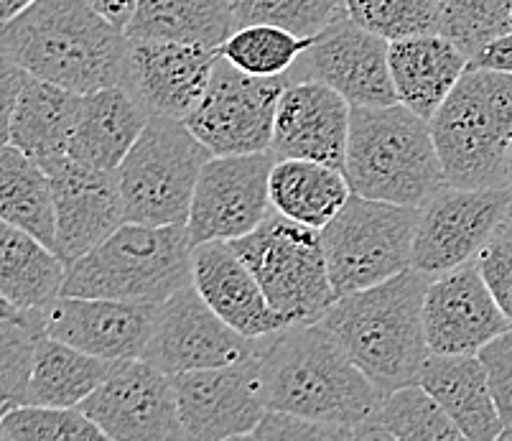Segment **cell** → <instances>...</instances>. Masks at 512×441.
Returning a JSON list of instances; mask_svg holds the SVG:
<instances>
[{
    "instance_id": "obj_14",
    "label": "cell",
    "mask_w": 512,
    "mask_h": 441,
    "mask_svg": "<svg viewBox=\"0 0 512 441\" xmlns=\"http://www.w3.org/2000/svg\"><path fill=\"white\" fill-rule=\"evenodd\" d=\"M79 408L102 429L105 439H186L174 375L148 360H118L113 373Z\"/></svg>"
},
{
    "instance_id": "obj_7",
    "label": "cell",
    "mask_w": 512,
    "mask_h": 441,
    "mask_svg": "<svg viewBox=\"0 0 512 441\" xmlns=\"http://www.w3.org/2000/svg\"><path fill=\"white\" fill-rule=\"evenodd\" d=\"M286 324L321 322L337 301L321 230L273 207L250 235L230 240Z\"/></svg>"
},
{
    "instance_id": "obj_11",
    "label": "cell",
    "mask_w": 512,
    "mask_h": 441,
    "mask_svg": "<svg viewBox=\"0 0 512 441\" xmlns=\"http://www.w3.org/2000/svg\"><path fill=\"white\" fill-rule=\"evenodd\" d=\"M512 187L462 189L446 184L421 207L413 268L431 276L477 261L497 232L507 227Z\"/></svg>"
},
{
    "instance_id": "obj_33",
    "label": "cell",
    "mask_w": 512,
    "mask_h": 441,
    "mask_svg": "<svg viewBox=\"0 0 512 441\" xmlns=\"http://www.w3.org/2000/svg\"><path fill=\"white\" fill-rule=\"evenodd\" d=\"M46 311H23L3 301V319H0V398H3V413L21 406L31 378V368H34L36 345L46 334Z\"/></svg>"
},
{
    "instance_id": "obj_34",
    "label": "cell",
    "mask_w": 512,
    "mask_h": 441,
    "mask_svg": "<svg viewBox=\"0 0 512 441\" xmlns=\"http://www.w3.org/2000/svg\"><path fill=\"white\" fill-rule=\"evenodd\" d=\"M377 424L390 439L403 441H459L462 429L454 424L439 401L421 383L403 385L388 393L377 413Z\"/></svg>"
},
{
    "instance_id": "obj_26",
    "label": "cell",
    "mask_w": 512,
    "mask_h": 441,
    "mask_svg": "<svg viewBox=\"0 0 512 441\" xmlns=\"http://www.w3.org/2000/svg\"><path fill=\"white\" fill-rule=\"evenodd\" d=\"M148 120V110L123 85L82 95L67 153L90 166L118 171L146 131Z\"/></svg>"
},
{
    "instance_id": "obj_4",
    "label": "cell",
    "mask_w": 512,
    "mask_h": 441,
    "mask_svg": "<svg viewBox=\"0 0 512 441\" xmlns=\"http://www.w3.org/2000/svg\"><path fill=\"white\" fill-rule=\"evenodd\" d=\"M344 174L352 194L408 207H423L446 187L431 125L403 102L352 105Z\"/></svg>"
},
{
    "instance_id": "obj_38",
    "label": "cell",
    "mask_w": 512,
    "mask_h": 441,
    "mask_svg": "<svg viewBox=\"0 0 512 441\" xmlns=\"http://www.w3.org/2000/svg\"><path fill=\"white\" fill-rule=\"evenodd\" d=\"M349 16L383 39L444 34L439 0H347Z\"/></svg>"
},
{
    "instance_id": "obj_12",
    "label": "cell",
    "mask_w": 512,
    "mask_h": 441,
    "mask_svg": "<svg viewBox=\"0 0 512 441\" xmlns=\"http://www.w3.org/2000/svg\"><path fill=\"white\" fill-rule=\"evenodd\" d=\"M273 151L212 156L204 164L189 212L194 245L209 240H237L250 235L271 215Z\"/></svg>"
},
{
    "instance_id": "obj_46",
    "label": "cell",
    "mask_w": 512,
    "mask_h": 441,
    "mask_svg": "<svg viewBox=\"0 0 512 441\" xmlns=\"http://www.w3.org/2000/svg\"><path fill=\"white\" fill-rule=\"evenodd\" d=\"M507 225H510V230H512V204H510V217H507Z\"/></svg>"
},
{
    "instance_id": "obj_16",
    "label": "cell",
    "mask_w": 512,
    "mask_h": 441,
    "mask_svg": "<svg viewBox=\"0 0 512 441\" xmlns=\"http://www.w3.org/2000/svg\"><path fill=\"white\" fill-rule=\"evenodd\" d=\"M186 439H250L268 411L260 357L174 375Z\"/></svg>"
},
{
    "instance_id": "obj_27",
    "label": "cell",
    "mask_w": 512,
    "mask_h": 441,
    "mask_svg": "<svg viewBox=\"0 0 512 441\" xmlns=\"http://www.w3.org/2000/svg\"><path fill=\"white\" fill-rule=\"evenodd\" d=\"M69 263L31 232L0 225V294L23 311H46L64 294Z\"/></svg>"
},
{
    "instance_id": "obj_22",
    "label": "cell",
    "mask_w": 512,
    "mask_h": 441,
    "mask_svg": "<svg viewBox=\"0 0 512 441\" xmlns=\"http://www.w3.org/2000/svg\"><path fill=\"white\" fill-rule=\"evenodd\" d=\"M352 105L324 82H288L278 102L271 151L278 159H306L344 171Z\"/></svg>"
},
{
    "instance_id": "obj_17",
    "label": "cell",
    "mask_w": 512,
    "mask_h": 441,
    "mask_svg": "<svg viewBox=\"0 0 512 441\" xmlns=\"http://www.w3.org/2000/svg\"><path fill=\"white\" fill-rule=\"evenodd\" d=\"M220 49L164 39H128L120 85L148 115L186 120L204 97Z\"/></svg>"
},
{
    "instance_id": "obj_39",
    "label": "cell",
    "mask_w": 512,
    "mask_h": 441,
    "mask_svg": "<svg viewBox=\"0 0 512 441\" xmlns=\"http://www.w3.org/2000/svg\"><path fill=\"white\" fill-rule=\"evenodd\" d=\"M250 439H268V441H349L360 439L357 429L344 424H332V421H319L311 416L291 411H276L268 408L260 424L250 434Z\"/></svg>"
},
{
    "instance_id": "obj_21",
    "label": "cell",
    "mask_w": 512,
    "mask_h": 441,
    "mask_svg": "<svg viewBox=\"0 0 512 441\" xmlns=\"http://www.w3.org/2000/svg\"><path fill=\"white\" fill-rule=\"evenodd\" d=\"M3 141L41 166L69 151L82 95L3 59Z\"/></svg>"
},
{
    "instance_id": "obj_13",
    "label": "cell",
    "mask_w": 512,
    "mask_h": 441,
    "mask_svg": "<svg viewBox=\"0 0 512 441\" xmlns=\"http://www.w3.org/2000/svg\"><path fill=\"white\" fill-rule=\"evenodd\" d=\"M388 51V39L365 29L347 13L314 36V44L288 69L286 77L288 82H324L347 97L349 105H395L400 100Z\"/></svg>"
},
{
    "instance_id": "obj_29",
    "label": "cell",
    "mask_w": 512,
    "mask_h": 441,
    "mask_svg": "<svg viewBox=\"0 0 512 441\" xmlns=\"http://www.w3.org/2000/svg\"><path fill=\"white\" fill-rule=\"evenodd\" d=\"M352 197L347 174L306 159H278L271 171V199L281 215L324 230Z\"/></svg>"
},
{
    "instance_id": "obj_32",
    "label": "cell",
    "mask_w": 512,
    "mask_h": 441,
    "mask_svg": "<svg viewBox=\"0 0 512 441\" xmlns=\"http://www.w3.org/2000/svg\"><path fill=\"white\" fill-rule=\"evenodd\" d=\"M314 36H299L281 26L253 23L232 31L220 46V54L242 72L255 77H281L299 62Z\"/></svg>"
},
{
    "instance_id": "obj_24",
    "label": "cell",
    "mask_w": 512,
    "mask_h": 441,
    "mask_svg": "<svg viewBox=\"0 0 512 441\" xmlns=\"http://www.w3.org/2000/svg\"><path fill=\"white\" fill-rule=\"evenodd\" d=\"M418 383L444 406L469 441L500 439L505 424L497 411L490 375L479 355L428 352Z\"/></svg>"
},
{
    "instance_id": "obj_5",
    "label": "cell",
    "mask_w": 512,
    "mask_h": 441,
    "mask_svg": "<svg viewBox=\"0 0 512 441\" xmlns=\"http://www.w3.org/2000/svg\"><path fill=\"white\" fill-rule=\"evenodd\" d=\"M428 125L446 184L462 189L512 187V74L469 64Z\"/></svg>"
},
{
    "instance_id": "obj_25",
    "label": "cell",
    "mask_w": 512,
    "mask_h": 441,
    "mask_svg": "<svg viewBox=\"0 0 512 441\" xmlns=\"http://www.w3.org/2000/svg\"><path fill=\"white\" fill-rule=\"evenodd\" d=\"M388 57L398 100L426 120L434 118L472 62L444 34L390 41Z\"/></svg>"
},
{
    "instance_id": "obj_8",
    "label": "cell",
    "mask_w": 512,
    "mask_h": 441,
    "mask_svg": "<svg viewBox=\"0 0 512 441\" xmlns=\"http://www.w3.org/2000/svg\"><path fill=\"white\" fill-rule=\"evenodd\" d=\"M212 156L184 120L151 115L118 169L125 222L186 225L199 174Z\"/></svg>"
},
{
    "instance_id": "obj_15",
    "label": "cell",
    "mask_w": 512,
    "mask_h": 441,
    "mask_svg": "<svg viewBox=\"0 0 512 441\" xmlns=\"http://www.w3.org/2000/svg\"><path fill=\"white\" fill-rule=\"evenodd\" d=\"M260 337H245L204 301L189 283L158 304L156 327L143 360L169 375L222 368L258 355Z\"/></svg>"
},
{
    "instance_id": "obj_18",
    "label": "cell",
    "mask_w": 512,
    "mask_h": 441,
    "mask_svg": "<svg viewBox=\"0 0 512 441\" xmlns=\"http://www.w3.org/2000/svg\"><path fill=\"white\" fill-rule=\"evenodd\" d=\"M423 324L428 350L439 355H479L487 342L512 327L484 281L479 261L431 278Z\"/></svg>"
},
{
    "instance_id": "obj_9",
    "label": "cell",
    "mask_w": 512,
    "mask_h": 441,
    "mask_svg": "<svg viewBox=\"0 0 512 441\" xmlns=\"http://www.w3.org/2000/svg\"><path fill=\"white\" fill-rule=\"evenodd\" d=\"M418 220L421 207L352 194L321 230L337 299L413 268Z\"/></svg>"
},
{
    "instance_id": "obj_44",
    "label": "cell",
    "mask_w": 512,
    "mask_h": 441,
    "mask_svg": "<svg viewBox=\"0 0 512 441\" xmlns=\"http://www.w3.org/2000/svg\"><path fill=\"white\" fill-rule=\"evenodd\" d=\"M31 3L34 0H0V16H3V21H8V18L21 13L26 6H31Z\"/></svg>"
},
{
    "instance_id": "obj_10",
    "label": "cell",
    "mask_w": 512,
    "mask_h": 441,
    "mask_svg": "<svg viewBox=\"0 0 512 441\" xmlns=\"http://www.w3.org/2000/svg\"><path fill=\"white\" fill-rule=\"evenodd\" d=\"M288 77H255L217 57L209 85L184 123L214 156L271 151L278 102Z\"/></svg>"
},
{
    "instance_id": "obj_19",
    "label": "cell",
    "mask_w": 512,
    "mask_h": 441,
    "mask_svg": "<svg viewBox=\"0 0 512 441\" xmlns=\"http://www.w3.org/2000/svg\"><path fill=\"white\" fill-rule=\"evenodd\" d=\"M57 202V253L74 263L125 222L118 171L90 166L69 153L44 164Z\"/></svg>"
},
{
    "instance_id": "obj_42",
    "label": "cell",
    "mask_w": 512,
    "mask_h": 441,
    "mask_svg": "<svg viewBox=\"0 0 512 441\" xmlns=\"http://www.w3.org/2000/svg\"><path fill=\"white\" fill-rule=\"evenodd\" d=\"M469 64L472 67L492 69V72L512 74V31L492 39Z\"/></svg>"
},
{
    "instance_id": "obj_3",
    "label": "cell",
    "mask_w": 512,
    "mask_h": 441,
    "mask_svg": "<svg viewBox=\"0 0 512 441\" xmlns=\"http://www.w3.org/2000/svg\"><path fill=\"white\" fill-rule=\"evenodd\" d=\"M431 278V273L408 268L370 289L339 296L321 319L385 396L421 378L423 362L431 352L423 324V301Z\"/></svg>"
},
{
    "instance_id": "obj_40",
    "label": "cell",
    "mask_w": 512,
    "mask_h": 441,
    "mask_svg": "<svg viewBox=\"0 0 512 441\" xmlns=\"http://www.w3.org/2000/svg\"><path fill=\"white\" fill-rule=\"evenodd\" d=\"M482 276L490 286L505 317L512 322V230L510 225L497 232L492 243L477 258Z\"/></svg>"
},
{
    "instance_id": "obj_20",
    "label": "cell",
    "mask_w": 512,
    "mask_h": 441,
    "mask_svg": "<svg viewBox=\"0 0 512 441\" xmlns=\"http://www.w3.org/2000/svg\"><path fill=\"white\" fill-rule=\"evenodd\" d=\"M158 304L59 296L46 311V334L105 360L146 357Z\"/></svg>"
},
{
    "instance_id": "obj_31",
    "label": "cell",
    "mask_w": 512,
    "mask_h": 441,
    "mask_svg": "<svg viewBox=\"0 0 512 441\" xmlns=\"http://www.w3.org/2000/svg\"><path fill=\"white\" fill-rule=\"evenodd\" d=\"M0 220L57 250V202L49 174L11 143L0 151Z\"/></svg>"
},
{
    "instance_id": "obj_37",
    "label": "cell",
    "mask_w": 512,
    "mask_h": 441,
    "mask_svg": "<svg viewBox=\"0 0 512 441\" xmlns=\"http://www.w3.org/2000/svg\"><path fill=\"white\" fill-rule=\"evenodd\" d=\"M441 26L474 59L497 36L512 31V0H439Z\"/></svg>"
},
{
    "instance_id": "obj_47",
    "label": "cell",
    "mask_w": 512,
    "mask_h": 441,
    "mask_svg": "<svg viewBox=\"0 0 512 441\" xmlns=\"http://www.w3.org/2000/svg\"><path fill=\"white\" fill-rule=\"evenodd\" d=\"M510 184H512V148H510Z\"/></svg>"
},
{
    "instance_id": "obj_6",
    "label": "cell",
    "mask_w": 512,
    "mask_h": 441,
    "mask_svg": "<svg viewBox=\"0 0 512 441\" xmlns=\"http://www.w3.org/2000/svg\"><path fill=\"white\" fill-rule=\"evenodd\" d=\"M194 240L186 225L123 222L97 248L69 263L62 296L164 304L192 283Z\"/></svg>"
},
{
    "instance_id": "obj_35",
    "label": "cell",
    "mask_w": 512,
    "mask_h": 441,
    "mask_svg": "<svg viewBox=\"0 0 512 441\" xmlns=\"http://www.w3.org/2000/svg\"><path fill=\"white\" fill-rule=\"evenodd\" d=\"M235 29L268 23L299 36H316L347 16V0H230Z\"/></svg>"
},
{
    "instance_id": "obj_23",
    "label": "cell",
    "mask_w": 512,
    "mask_h": 441,
    "mask_svg": "<svg viewBox=\"0 0 512 441\" xmlns=\"http://www.w3.org/2000/svg\"><path fill=\"white\" fill-rule=\"evenodd\" d=\"M192 283L204 301L245 337L258 340L288 327L230 240L194 245Z\"/></svg>"
},
{
    "instance_id": "obj_41",
    "label": "cell",
    "mask_w": 512,
    "mask_h": 441,
    "mask_svg": "<svg viewBox=\"0 0 512 441\" xmlns=\"http://www.w3.org/2000/svg\"><path fill=\"white\" fill-rule=\"evenodd\" d=\"M479 360L484 362L487 375H490L502 424H505V429H512V327L492 342H487L479 350Z\"/></svg>"
},
{
    "instance_id": "obj_2",
    "label": "cell",
    "mask_w": 512,
    "mask_h": 441,
    "mask_svg": "<svg viewBox=\"0 0 512 441\" xmlns=\"http://www.w3.org/2000/svg\"><path fill=\"white\" fill-rule=\"evenodd\" d=\"M125 46V31L90 0H34L3 21L6 62L79 95L123 82Z\"/></svg>"
},
{
    "instance_id": "obj_45",
    "label": "cell",
    "mask_w": 512,
    "mask_h": 441,
    "mask_svg": "<svg viewBox=\"0 0 512 441\" xmlns=\"http://www.w3.org/2000/svg\"><path fill=\"white\" fill-rule=\"evenodd\" d=\"M500 439H512V429H505V431H502Z\"/></svg>"
},
{
    "instance_id": "obj_36",
    "label": "cell",
    "mask_w": 512,
    "mask_h": 441,
    "mask_svg": "<svg viewBox=\"0 0 512 441\" xmlns=\"http://www.w3.org/2000/svg\"><path fill=\"white\" fill-rule=\"evenodd\" d=\"M105 439L82 408L16 406L0 416V441H90Z\"/></svg>"
},
{
    "instance_id": "obj_30",
    "label": "cell",
    "mask_w": 512,
    "mask_h": 441,
    "mask_svg": "<svg viewBox=\"0 0 512 441\" xmlns=\"http://www.w3.org/2000/svg\"><path fill=\"white\" fill-rule=\"evenodd\" d=\"M232 31L230 0H138L125 36L220 49Z\"/></svg>"
},
{
    "instance_id": "obj_1",
    "label": "cell",
    "mask_w": 512,
    "mask_h": 441,
    "mask_svg": "<svg viewBox=\"0 0 512 441\" xmlns=\"http://www.w3.org/2000/svg\"><path fill=\"white\" fill-rule=\"evenodd\" d=\"M265 403L357 429L360 441L377 421L385 393L357 368L321 322L288 324L260 337Z\"/></svg>"
},
{
    "instance_id": "obj_43",
    "label": "cell",
    "mask_w": 512,
    "mask_h": 441,
    "mask_svg": "<svg viewBox=\"0 0 512 441\" xmlns=\"http://www.w3.org/2000/svg\"><path fill=\"white\" fill-rule=\"evenodd\" d=\"M92 6H95L97 13L107 18V21L118 26V29H128L130 18L136 13L138 0H90Z\"/></svg>"
},
{
    "instance_id": "obj_28",
    "label": "cell",
    "mask_w": 512,
    "mask_h": 441,
    "mask_svg": "<svg viewBox=\"0 0 512 441\" xmlns=\"http://www.w3.org/2000/svg\"><path fill=\"white\" fill-rule=\"evenodd\" d=\"M115 362L95 357L44 334L36 345L34 368L21 406L77 408L113 373Z\"/></svg>"
}]
</instances>
